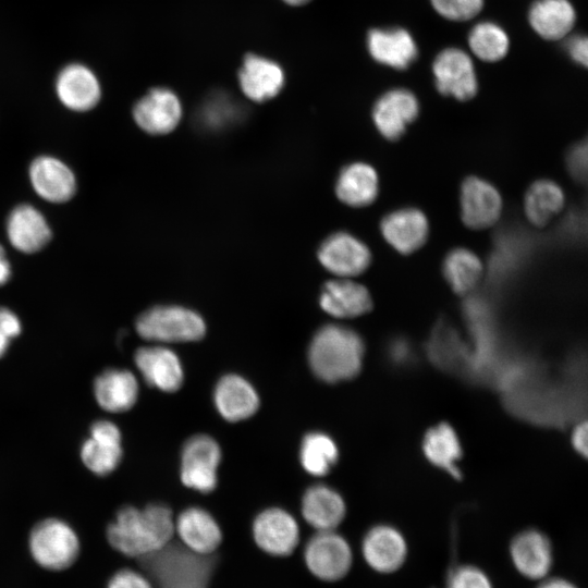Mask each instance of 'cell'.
Returning a JSON list of instances; mask_svg holds the SVG:
<instances>
[{
  "instance_id": "6da1fadb",
  "label": "cell",
  "mask_w": 588,
  "mask_h": 588,
  "mask_svg": "<svg viewBox=\"0 0 588 588\" xmlns=\"http://www.w3.org/2000/svg\"><path fill=\"white\" fill-rule=\"evenodd\" d=\"M172 511L152 503L144 509L121 507L106 528L112 549L124 556L140 559L167 546L174 532Z\"/></svg>"
},
{
  "instance_id": "7a4b0ae2",
  "label": "cell",
  "mask_w": 588,
  "mask_h": 588,
  "mask_svg": "<svg viewBox=\"0 0 588 588\" xmlns=\"http://www.w3.org/2000/svg\"><path fill=\"white\" fill-rule=\"evenodd\" d=\"M364 353L365 344L357 332L340 324H326L311 339L308 363L318 379L336 383L360 372Z\"/></svg>"
},
{
  "instance_id": "3957f363",
  "label": "cell",
  "mask_w": 588,
  "mask_h": 588,
  "mask_svg": "<svg viewBox=\"0 0 588 588\" xmlns=\"http://www.w3.org/2000/svg\"><path fill=\"white\" fill-rule=\"evenodd\" d=\"M138 560L155 588H208L216 568L213 556L170 542Z\"/></svg>"
},
{
  "instance_id": "277c9868",
  "label": "cell",
  "mask_w": 588,
  "mask_h": 588,
  "mask_svg": "<svg viewBox=\"0 0 588 588\" xmlns=\"http://www.w3.org/2000/svg\"><path fill=\"white\" fill-rule=\"evenodd\" d=\"M28 551L40 568L59 573L72 567L81 553L74 528L63 519L47 517L36 523L28 535Z\"/></svg>"
},
{
  "instance_id": "5b68a950",
  "label": "cell",
  "mask_w": 588,
  "mask_h": 588,
  "mask_svg": "<svg viewBox=\"0 0 588 588\" xmlns=\"http://www.w3.org/2000/svg\"><path fill=\"white\" fill-rule=\"evenodd\" d=\"M137 333L159 343L196 342L206 334V323L196 311L176 305H161L142 313L135 322Z\"/></svg>"
},
{
  "instance_id": "8992f818",
  "label": "cell",
  "mask_w": 588,
  "mask_h": 588,
  "mask_svg": "<svg viewBox=\"0 0 588 588\" xmlns=\"http://www.w3.org/2000/svg\"><path fill=\"white\" fill-rule=\"evenodd\" d=\"M221 456L220 445L212 437L201 433L188 438L181 451L182 483L201 493L213 491Z\"/></svg>"
},
{
  "instance_id": "52a82bcc",
  "label": "cell",
  "mask_w": 588,
  "mask_h": 588,
  "mask_svg": "<svg viewBox=\"0 0 588 588\" xmlns=\"http://www.w3.org/2000/svg\"><path fill=\"white\" fill-rule=\"evenodd\" d=\"M304 559L308 569L327 581L343 578L353 561L350 544L333 530H321L314 535L305 546Z\"/></svg>"
},
{
  "instance_id": "ba28073f",
  "label": "cell",
  "mask_w": 588,
  "mask_h": 588,
  "mask_svg": "<svg viewBox=\"0 0 588 588\" xmlns=\"http://www.w3.org/2000/svg\"><path fill=\"white\" fill-rule=\"evenodd\" d=\"M437 89L457 100L473 98L478 89L475 65L462 49L446 48L438 53L432 63Z\"/></svg>"
},
{
  "instance_id": "9c48e42d",
  "label": "cell",
  "mask_w": 588,
  "mask_h": 588,
  "mask_svg": "<svg viewBox=\"0 0 588 588\" xmlns=\"http://www.w3.org/2000/svg\"><path fill=\"white\" fill-rule=\"evenodd\" d=\"M243 95L254 102L277 97L285 85V72L273 59L258 53H246L237 71Z\"/></svg>"
},
{
  "instance_id": "30bf717a",
  "label": "cell",
  "mask_w": 588,
  "mask_h": 588,
  "mask_svg": "<svg viewBox=\"0 0 588 588\" xmlns=\"http://www.w3.org/2000/svg\"><path fill=\"white\" fill-rule=\"evenodd\" d=\"M182 114L183 109L179 96L167 87L151 88L133 109L136 124L151 135L172 132L180 123Z\"/></svg>"
},
{
  "instance_id": "8fae6325",
  "label": "cell",
  "mask_w": 588,
  "mask_h": 588,
  "mask_svg": "<svg viewBox=\"0 0 588 588\" xmlns=\"http://www.w3.org/2000/svg\"><path fill=\"white\" fill-rule=\"evenodd\" d=\"M253 537L265 552L275 556H286L298 543L299 529L290 513L280 507H269L255 517Z\"/></svg>"
},
{
  "instance_id": "7c38bea8",
  "label": "cell",
  "mask_w": 588,
  "mask_h": 588,
  "mask_svg": "<svg viewBox=\"0 0 588 588\" xmlns=\"http://www.w3.org/2000/svg\"><path fill=\"white\" fill-rule=\"evenodd\" d=\"M322 266L339 277L364 272L371 260L368 247L355 236L340 232L329 236L318 250Z\"/></svg>"
},
{
  "instance_id": "4fadbf2b",
  "label": "cell",
  "mask_w": 588,
  "mask_h": 588,
  "mask_svg": "<svg viewBox=\"0 0 588 588\" xmlns=\"http://www.w3.org/2000/svg\"><path fill=\"white\" fill-rule=\"evenodd\" d=\"M81 458L84 465L98 476L113 471L122 458L119 427L109 420L95 421L90 427L89 438L82 444Z\"/></svg>"
},
{
  "instance_id": "5bb4252c",
  "label": "cell",
  "mask_w": 588,
  "mask_h": 588,
  "mask_svg": "<svg viewBox=\"0 0 588 588\" xmlns=\"http://www.w3.org/2000/svg\"><path fill=\"white\" fill-rule=\"evenodd\" d=\"M134 362L146 383L163 392H176L183 384L184 371L179 356L164 346H143Z\"/></svg>"
},
{
  "instance_id": "9a60e30c",
  "label": "cell",
  "mask_w": 588,
  "mask_h": 588,
  "mask_svg": "<svg viewBox=\"0 0 588 588\" xmlns=\"http://www.w3.org/2000/svg\"><path fill=\"white\" fill-rule=\"evenodd\" d=\"M419 113L416 96L405 88L384 93L375 103L372 120L383 137L399 139Z\"/></svg>"
},
{
  "instance_id": "2e32d148",
  "label": "cell",
  "mask_w": 588,
  "mask_h": 588,
  "mask_svg": "<svg viewBox=\"0 0 588 588\" xmlns=\"http://www.w3.org/2000/svg\"><path fill=\"white\" fill-rule=\"evenodd\" d=\"M29 181L35 193L49 203L70 200L76 192L73 171L60 159L39 156L29 166Z\"/></svg>"
},
{
  "instance_id": "e0dca14e",
  "label": "cell",
  "mask_w": 588,
  "mask_h": 588,
  "mask_svg": "<svg viewBox=\"0 0 588 588\" xmlns=\"http://www.w3.org/2000/svg\"><path fill=\"white\" fill-rule=\"evenodd\" d=\"M362 551L367 564L378 573L390 574L404 564L407 544L404 536L390 525H377L365 535Z\"/></svg>"
},
{
  "instance_id": "ac0fdd59",
  "label": "cell",
  "mask_w": 588,
  "mask_h": 588,
  "mask_svg": "<svg viewBox=\"0 0 588 588\" xmlns=\"http://www.w3.org/2000/svg\"><path fill=\"white\" fill-rule=\"evenodd\" d=\"M366 46L376 62L395 70H406L418 56L415 39L402 27L370 29Z\"/></svg>"
},
{
  "instance_id": "d6986e66",
  "label": "cell",
  "mask_w": 588,
  "mask_h": 588,
  "mask_svg": "<svg viewBox=\"0 0 588 588\" xmlns=\"http://www.w3.org/2000/svg\"><path fill=\"white\" fill-rule=\"evenodd\" d=\"M5 231L10 244L25 254H34L42 249L52 236L44 215L28 204H21L11 210Z\"/></svg>"
},
{
  "instance_id": "ffe728a7",
  "label": "cell",
  "mask_w": 588,
  "mask_h": 588,
  "mask_svg": "<svg viewBox=\"0 0 588 588\" xmlns=\"http://www.w3.org/2000/svg\"><path fill=\"white\" fill-rule=\"evenodd\" d=\"M461 208L462 219L467 226L483 229L499 219L502 200L490 183L469 176L461 188Z\"/></svg>"
},
{
  "instance_id": "44dd1931",
  "label": "cell",
  "mask_w": 588,
  "mask_h": 588,
  "mask_svg": "<svg viewBox=\"0 0 588 588\" xmlns=\"http://www.w3.org/2000/svg\"><path fill=\"white\" fill-rule=\"evenodd\" d=\"M213 402L222 418L236 422L252 417L258 411L260 401L249 381L240 375L228 373L217 382Z\"/></svg>"
},
{
  "instance_id": "7402d4cb",
  "label": "cell",
  "mask_w": 588,
  "mask_h": 588,
  "mask_svg": "<svg viewBox=\"0 0 588 588\" xmlns=\"http://www.w3.org/2000/svg\"><path fill=\"white\" fill-rule=\"evenodd\" d=\"M510 554L518 573L529 579L544 578L552 567L551 543L536 529L519 532L511 542Z\"/></svg>"
},
{
  "instance_id": "603a6c76",
  "label": "cell",
  "mask_w": 588,
  "mask_h": 588,
  "mask_svg": "<svg viewBox=\"0 0 588 588\" xmlns=\"http://www.w3.org/2000/svg\"><path fill=\"white\" fill-rule=\"evenodd\" d=\"M56 90L70 110L88 111L99 101L101 89L96 75L82 64H70L58 75Z\"/></svg>"
},
{
  "instance_id": "cb8c5ba5",
  "label": "cell",
  "mask_w": 588,
  "mask_h": 588,
  "mask_svg": "<svg viewBox=\"0 0 588 588\" xmlns=\"http://www.w3.org/2000/svg\"><path fill=\"white\" fill-rule=\"evenodd\" d=\"M387 242L402 254H409L424 245L428 236V221L416 208L395 210L380 224Z\"/></svg>"
},
{
  "instance_id": "d4e9b609",
  "label": "cell",
  "mask_w": 588,
  "mask_h": 588,
  "mask_svg": "<svg viewBox=\"0 0 588 588\" xmlns=\"http://www.w3.org/2000/svg\"><path fill=\"white\" fill-rule=\"evenodd\" d=\"M94 395L98 405L110 413L131 409L138 396V382L126 369L110 368L99 373L94 381Z\"/></svg>"
},
{
  "instance_id": "484cf974",
  "label": "cell",
  "mask_w": 588,
  "mask_h": 588,
  "mask_svg": "<svg viewBox=\"0 0 588 588\" xmlns=\"http://www.w3.org/2000/svg\"><path fill=\"white\" fill-rule=\"evenodd\" d=\"M320 307L335 318H354L368 313L372 301L365 286L347 279L329 281L320 294Z\"/></svg>"
},
{
  "instance_id": "4316f807",
  "label": "cell",
  "mask_w": 588,
  "mask_h": 588,
  "mask_svg": "<svg viewBox=\"0 0 588 588\" xmlns=\"http://www.w3.org/2000/svg\"><path fill=\"white\" fill-rule=\"evenodd\" d=\"M174 528L186 548L199 554L212 553L222 540L217 520L201 507L192 506L181 512Z\"/></svg>"
},
{
  "instance_id": "83f0119b",
  "label": "cell",
  "mask_w": 588,
  "mask_h": 588,
  "mask_svg": "<svg viewBox=\"0 0 588 588\" xmlns=\"http://www.w3.org/2000/svg\"><path fill=\"white\" fill-rule=\"evenodd\" d=\"M346 506L343 498L331 487L314 485L307 488L302 498V514L314 528L333 530L345 517Z\"/></svg>"
},
{
  "instance_id": "f1b7e54d",
  "label": "cell",
  "mask_w": 588,
  "mask_h": 588,
  "mask_svg": "<svg viewBox=\"0 0 588 588\" xmlns=\"http://www.w3.org/2000/svg\"><path fill=\"white\" fill-rule=\"evenodd\" d=\"M575 21L576 12L568 0H536L528 12L531 28L547 40L565 37Z\"/></svg>"
},
{
  "instance_id": "f546056e",
  "label": "cell",
  "mask_w": 588,
  "mask_h": 588,
  "mask_svg": "<svg viewBox=\"0 0 588 588\" xmlns=\"http://www.w3.org/2000/svg\"><path fill=\"white\" fill-rule=\"evenodd\" d=\"M422 452L432 465L454 478H461L457 463L463 451L457 433L449 424L440 422L427 430L422 438Z\"/></svg>"
},
{
  "instance_id": "4dcf8cb0",
  "label": "cell",
  "mask_w": 588,
  "mask_h": 588,
  "mask_svg": "<svg viewBox=\"0 0 588 588\" xmlns=\"http://www.w3.org/2000/svg\"><path fill=\"white\" fill-rule=\"evenodd\" d=\"M338 197L348 206L363 207L371 204L378 195V176L375 169L357 162L345 167L336 182Z\"/></svg>"
},
{
  "instance_id": "1f68e13d",
  "label": "cell",
  "mask_w": 588,
  "mask_h": 588,
  "mask_svg": "<svg viewBox=\"0 0 588 588\" xmlns=\"http://www.w3.org/2000/svg\"><path fill=\"white\" fill-rule=\"evenodd\" d=\"M338 458V445L329 434L311 431L303 438L299 461L308 474L317 477L327 475L334 467Z\"/></svg>"
},
{
  "instance_id": "d6a6232c",
  "label": "cell",
  "mask_w": 588,
  "mask_h": 588,
  "mask_svg": "<svg viewBox=\"0 0 588 588\" xmlns=\"http://www.w3.org/2000/svg\"><path fill=\"white\" fill-rule=\"evenodd\" d=\"M564 205L561 187L548 180L535 182L526 193L525 212L535 225H544Z\"/></svg>"
},
{
  "instance_id": "836d02e7",
  "label": "cell",
  "mask_w": 588,
  "mask_h": 588,
  "mask_svg": "<svg viewBox=\"0 0 588 588\" xmlns=\"http://www.w3.org/2000/svg\"><path fill=\"white\" fill-rule=\"evenodd\" d=\"M481 273V261L468 249L456 248L444 259L443 274L455 293L465 294L471 291Z\"/></svg>"
},
{
  "instance_id": "e575fe53",
  "label": "cell",
  "mask_w": 588,
  "mask_h": 588,
  "mask_svg": "<svg viewBox=\"0 0 588 588\" xmlns=\"http://www.w3.org/2000/svg\"><path fill=\"white\" fill-rule=\"evenodd\" d=\"M471 52L485 62L502 60L509 52L510 39L506 32L493 22H480L468 34Z\"/></svg>"
},
{
  "instance_id": "d590c367",
  "label": "cell",
  "mask_w": 588,
  "mask_h": 588,
  "mask_svg": "<svg viewBox=\"0 0 588 588\" xmlns=\"http://www.w3.org/2000/svg\"><path fill=\"white\" fill-rule=\"evenodd\" d=\"M428 350L430 358L444 369H456L467 359L458 334L444 322H440L433 330Z\"/></svg>"
},
{
  "instance_id": "8d00e7d4",
  "label": "cell",
  "mask_w": 588,
  "mask_h": 588,
  "mask_svg": "<svg viewBox=\"0 0 588 588\" xmlns=\"http://www.w3.org/2000/svg\"><path fill=\"white\" fill-rule=\"evenodd\" d=\"M430 3L442 17L454 22H464L480 13L485 0H430Z\"/></svg>"
},
{
  "instance_id": "74e56055",
  "label": "cell",
  "mask_w": 588,
  "mask_h": 588,
  "mask_svg": "<svg viewBox=\"0 0 588 588\" xmlns=\"http://www.w3.org/2000/svg\"><path fill=\"white\" fill-rule=\"evenodd\" d=\"M446 588H492V584L480 568L461 565L451 572Z\"/></svg>"
},
{
  "instance_id": "f35d334b",
  "label": "cell",
  "mask_w": 588,
  "mask_h": 588,
  "mask_svg": "<svg viewBox=\"0 0 588 588\" xmlns=\"http://www.w3.org/2000/svg\"><path fill=\"white\" fill-rule=\"evenodd\" d=\"M388 363L397 368L406 369L416 362V353L412 343L405 338H394L387 346Z\"/></svg>"
},
{
  "instance_id": "ab89813d",
  "label": "cell",
  "mask_w": 588,
  "mask_h": 588,
  "mask_svg": "<svg viewBox=\"0 0 588 588\" xmlns=\"http://www.w3.org/2000/svg\"><path fill=\"white\" fill-rule=\"evenodd\" d=\"M22 331L19 317L9 308L0 306V357H2L11 341Z\"/></svg>"
},
{
  "instance_id": "60d3db41",
  "label": "cell",
  "mask_w": 588,
  "mask_h": 588,
  "mask_svg": "<svg viewBox=\"0 0 588 588\" xmlns=\"http://www.w3.org/2000/svg\"><path fill=\"white\" fill-rule=\"evenodd\" d=\"M106 588H154L145 574L132 568H120L108 579Z\"/></svg>"
},
{
  "instance_id": "b9f144b4",
  "label": "cell",
  "mask_w": 588,
  "mask_h": 588,
  "mask_svg": "<svg viewBox=\"0 0 588 588\" xmlns=\"http://www.w3.org/2000/svg\"><path fill=\"white\" fill-rule=\"evenodd\" d=\"M566 166L571 175L583 182L587 174V145L586 142L574 145L566 156Z\"/></svg>"
},
{
  "instance_id": "7bdbcfd3",
  "label": "cell",
  "mask_w": 588,
  "mask_h": 588,
  "mask_svg": "<svg viewBox=\"0 0 588 588\" xmlns=\"http://www.w3.org/2000/svg\"><path fill=\"white\" fill-rule=\"evenodd\" d=\"M567 52L572 60L578 64L587 66L588 61V40L586 36H575L568 40Z\"/></svg>"
},
{
  "instance_id": "ee69618b",
  "label": "cell",
  "mask_w": 588,
  "mask_h": 588,
  "mask_svg": "<svg viewBox=\"0 0 588 588\" xmlns=\"http://www.w3.org/2000/svg\"><path fill=\"white\" fill-rule=\"evenodd\" d=\"M572 444L574 449L583 456L587 455V425L580 422L572 432Z\"/></svg>"
},
{
  "instance_id": "f6af8a7d",
  "label": "cell",
  "mask_w": 588,
  "mask_h": 588,
  "mask_svg": "<svg viewBox=\"0 0 588 588\" xmlns=\"http://www.w3.org/2000/svg\"><path fill=\"white\" fill-rule=\"evenodd\" d=\"M12 274L10 261L7 257L4 248L0 245V286L5 284Z\"/></svg>"
},
{
  "instance_id": "bcb514c9",
  "label": "cell",
  "mask_w": 588,
  "mask_h": 588,
  "mask_svg": "<svg viewBox=\"0 0 588 588\" xmlns=\"http://www.w3.org/2000/svg\"><path fill=\"white\" fill-rule=\"evenodd\" d=\"M538 588H577L571 581L562 578H552L542 583Z\"/></svg>"
},
{
  "instance_id": "7dc6e473",
  "label": "cell",
  "mask_w": 588,
  "mask_h": 588,
  "mask_svg": "<svg viewBox=\"0 0 588 588\" xmlns=\"http://www.w3.org/2000/svg\"><path fill=\"white\" fill-rule=\"evenodd\" d=\"M290 7H303L308 4L311 0H281Z\"/></svg>"
}]
</instances>
